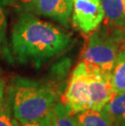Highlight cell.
I'll return each instance as SVG.
<instances>
[{
	"mask_svg": "<svg viewBox=\"0 0 125 126\" xmlns=\"http://www.w3.org/2000/svg\"><path fill=\"white\" fill-rule=\"evenodd\" d=\"M92 66L81 61L73 69L62 102L74 116L91 108L89 91V77Z\"/></svg>",
	"mask_w": 125,
	"mask_h": 126,
	"instance_id": "cell-4",
	"label": "cell"
},
{
	"mask_svg": "<svg viewBox=\"0 0 125 126\" xmlns=\"http://www.w3.org/2000/svg\"><path fill=\"white\" fill-rule=\"evenodd\" d=\"M76 126H112L102 111L88 109L74 115Z\"/></svg>",
	"mask_w": 125,
	"mask_h": 126,
	"instance_id": "cell-10",
	"label": "cell"
},
{
	"mask_svg": "<svg viewBox=\"0 0 125 126\" xmlns=\"http://www.w3.org/2000/svg\"><path fill=\"white\" fill-rule=\"evenodd\" d=\"M106 20L120 29L125 28V0H100Z\"/></svg>",
	"mask_w": 125,
	"mask_h": 126,
	"instance_id": "cell-8",
	"label": "cell"
},
{
	"mask_svg": "<svg viewBox=\"0 0 125 126\" xmlns=\"http://www.w3.org/2000/svg\"><path fill=\"white\" fill-rule=\"evenodd\" d=\"M122 34H123V40H124V42L125 44V28L122 29Z\"/></svg>",
	"mask_w": 125,
	"mask_h": 126,
	"instance_id": "cell-18",
	"label": "cell"
},
{
	"mask_svg": "<svg viewBox=\"0 0 125 126\" xmlns=\"http://www.w3.org/2000/svg\"><path fill=\"white\" fill-rule=\"evenodd\" d=\"M104 17L100 0H74L71 22L82 33H91L102 24Z\"/></svg>",
	"mask_w": 125,
	"mask_h": 126,
	"instance_id": "cell-5",
	"label": "cell"
},
{
	"mask_svg": "<svg viewBox=\"0 0 125 126\" xmlns=\"http://www.w3.org/2000/svg\"><path fill=\"white\" fill-rule=\"evenodd\" d=\"M4 88H5V83L3 79L0 76V95L3 96L4 95Z\"/></svg>",
	"mask_w": 125,
	"mask_h": 126,
	"instance_id": "cell-16",
	"label": "cell"
},
{
	"mask_svg": "<svg viewBox=\"0 0 125 126\" xmlns=\"http://www.w3.org/2000/svg\"><path fill=\"white\" fill-rule=\"evenodd\" d=\"M0 126H20V123L13 115L10 102L0 104Z\"/></svg>",
	"mask_w": 125,
	"mask_h": 126,
	"instance_id": "cell-12",
	"label": "cell"
},
{
	"mask_svg": "<svg viewBox=\"0 0 125 126\" xmlns=\"http://www.w3.org/2000/svg\"><path fill=\"white\" fill-rule=\"evenodd\" d=\"M101 111L112 126H125V93H115Z\"/></svg>",
	"mask_w": 125,
	"mask_h": 126,
	"instance_id": "cell-7",
	"label": "cell"
},
{
	"mask_svg": "<svg viewBox=\"0 0 125 126\" xmlns=\"http://www.w3.org/2000/svg\"><path fill=\"white\" fill-rule=\"evenodd\" d=\"M1 2L3 4V6L5 5H12V4H15L17 2L18 0H0Z\"/></svg>",
	"mask_w": 125,
	"mask_h": 126,
	"instance_id": "cell-17",
	"label": "cell"
},
{
	"mask_svg": "<svg viewBox=\"0 0 125 126\" xmlns=\"http://www.w3.org/2000/svg\"><path fill=\"white\" fill-rule=\"evenodd\" d=\"M3 100H4V98H3V96H1L0 95V104H1L2 102H3Z\"/></svg>",
	"mask_w": 125,
	"mask_h": 126,
	"instance_id": "cell-20",
	"label": "cell"
},
{
	"mask_svg": "<svg viewBox=\"0 0 125 126\" xmlns=\"http://www.w3.org/2000/svg\"><path fill=\"white\" fill-rule=\"evenodd\" d=\"M9 102L20 124L40 119L54 109L58 94L51 86L29 79L18 78L12 85Z\"/></svg>",
	"mask_w": 125,
	"mask_h": 126,
	"instance_id": "cell-2",
	"label": "cell"
},
{
	"mask_svg": "<svg viewBox=\"0 0 125 126\" xmlns=\"http://www.w3.org/2000/svg\"><path fill=\"white\" fill-rule=\"evenodd\" d=\"M38 0H18L15 3L20 12H33L35 11Z\"/></svg>",
	"mask_w": 125,
	"mask_h": 126,
	"instance_id": "cell-15",
	"label": "cell"
},
{
	"mask_svg": "<svg viewBox=\"0 0 125 126\" xmlns=\"http://www.w3.org/2000/svg\"><path fill=\"white\" fill-rule=\"evenodd\" d=\"M53 117H54V109L40 119L23 123V124H20V126H51Z\"/></svg>",
	"mask_w": 125,
	"mask_h": 126,
	"instance_id": "cell-13",
	"label": "cell"
},
{
	"mask_svg": "<svg viewBox=\"0 0 125 126\" xmlns=\"http://www.w3.org/2000/svg\"><path fill=\"white\" fill-rule=\"evenodd\" d=\"M34 12L54 19L68 27L72 7L70 6L68 0H38Z\"/></svg>",
	"mask_w": 125,
	"mask_h": 126,
	"instance_id": "cell-6",
	"label": "cell"
},
{
	"mask_svg": "<svg viewBox=\"0 0 125 126\" xmlns=\"http://www.w3.org/2000/svg\"><path fill=\"white\" fill-rule=\"evenodd\" d=\"M122 29L109 21L99 25L87 38L82 60L98 70L111 73L121 47L124 46Z\"/></svg>",
	"mask_w": 125,
	"mask_h": 126,
	"instance_id": "cell-3",
	"label": "cell"
},
{
	"mask_svg": "<svg viewBox=\"0 0 125 126\" xmlns=\"http://www.w3.org/2000/svg\"><path fill=\"white\" fill-rule=\"evenodd\" d=\"M113 90L116 94L125 93V45L121 47L111 72Z\"/></svg>",
	"mask_w": 125,
	"mask_h": 126,
	"instance_id": "cell-9",
	"label": "cell"
},
{
	"mask_svg": "<svg viewBox=\"0 0 125 126\" xmlns=\"http://www.w3.org/2000/svg\"><path fill=\"white\" fill-rule=\"evenodd\" d=\"M51 126H76L74 116L62 101H58L54 108V117Z\"/></svg>",
	"mask_w": 125,
	"mask_h": 126,
	"instance_id": "cell-11",
	"label": "cell"
},
{
	"mask_svg": "<svg viewBox=\"0 0 125 126\" xmlns=\"http://www.w3.org/2000/svg\"><path fill=\"white\" fill-rule=\"evenodd\" d=\"M7 20L3 4L0 1V48L4 43L5 38H6L7 33Z\"/></svg>",
	"mask_w": 125,
	"mask_h": 126,
	"instance_id": "cell-14",
	"label": "cell"
},
{
	"mask_svg": "<svg viewBox=\"0 0 125 126\" xmlns=\"http://www.w3.org/2000/svg\"><path fill=\"white\" fill-rule=\"evenodd\" d=\"M12 49L21 63H42L70 46L71 35L31 12H21L12 30Z\"/></svg>",
	"mask_w": 125,
	"mask_h": 126,
	"instance_id": "cell-1",
	"label": "cell"
},
{
	"mask_svg": "<svg viewBox=\"0 0 125 126\" xmlns=\"http://www.w3.org/2000/svg\"><path fill=\"white\" fill-rule=\"evenodd\" d=\"M68 3L70 4L71 7H73V2H74V0H68Z\"/></svg>",
	"mask_w": 125,
	"mask_h": 126,
	"instance_id": "cell-19",
	"label": "cell"
}]
</instances>
